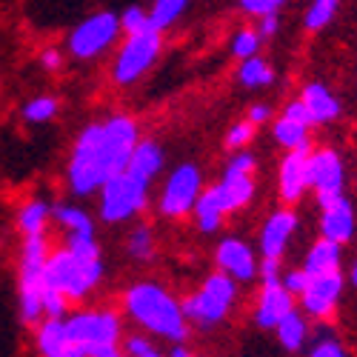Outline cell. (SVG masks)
Listing matches in <instances>:
<instances>
[{
	"label": "cell",
	"instance_id": "cell-47",
	"mask_svg": "<svg viewBox=\"0 0 357 357\" xmlns=\"http://www.w3.org/2000/svg\"><path fill=\"white\" fill-rule=\"evenodd\" d=\"M100 357H123V354H121V351H117V349H109V351H103Z\"/></svg>",
	"mask_w": 357,
	"mask_h": 357
},
{
	"label": "cell",
	"instance_id": "cell-5",
	"mask_svg": "<svg viewBox=\"0 0 357 357\" xmlns=\"http://www.w3.org/2000/svg\"><path fill=\"white\" fill-rule=\"evenodd\" d=\"M46 241L43 234H29L23 246V269H20V314L26 323L40 317V291H43V266H46Z\"/></svg>",
	"mask_w": 357,
	"mask_h": 357
},
{
	"label": "cell",
	"instance_id": "cell-24",
	"mask_svg": "<svg viewBox=\"0 0 357 357\" xmlns=\"http://www.w3.org/2000/svg\"><path fill=\"white\" fill-rule=\"evenodd\" d=\"M278 337H280V343H283V349H289V351H297L303 346V340H306V320L297 314L294 309H289L280 320H278Z\"/></svg>",
	"mask_w": 357,
	"mask_h": 357
},
{
	"label": "cell",
	"instance_id": "cell-7",
	"mask_svg": "<svg viewBox=\"0 0 357 357\" xmlns=\"http://www.w3.org/2000/svg\"><path fill=\"white\" fill-rule=\"evenodd\" d=\"M234 280L229 275H212L203 283L197 294H192L189 301L181 306L189 320H197L200 326H215L226 317L231 301H234Z\"/></svg>",
	"mask_w": 357,
	"mask_h": 357
},
{
	"label": "cell",
	"instance_id": "cell-30",
	"mask_svg": "<svg viewBox=\"0 0 357 357\" xmlns=\"http://www.w3.org/2000/svg\"><path fill=\"white\" fill-rule=\"evenodd\" d=\"M54 218L61 220L69 231H95V229H92V220H89V215L80 212V209H75V206H57Z\"/></svg>",
	"mask_w": 357,
	"mask_h": 357
},
{
	"label": "cell",
	"instance_id": "cell-20",
	"mask_svg": "<svg viewBox=\"0 0 357 357\" xmlns=\"http://www.w3.org/2000/svg\"><path fill=\"white\" fill-rule=\"evenodd\" d=\"M306 160H309V152H289L280 163V195L289 203L301 197L303 189L309 186L306 183Z\"/></svg>",
	"mask_w": 357,
	"mask_h": 357
},
{
	"label": "cell",
	"instance_id": "cell-19",
	"mask_svg": "<svg viewBox=\"0 0 357 357\" xmlns=\"http://www.w3.org/2000/svg\"><path fill=\"white\" fill-rule=\"evenodd\" d=\"M38 343H40L43 357H86V354L69 340L66 326H63L61 317H49V320L40 326Z\"/></svg>",
	"mask_w": 357,
	"mask_h": 357
},
{
	"label": "cell",
	"instance_id": "cell-33",
	"mask_svg": "<svg viewBox=\"0 0 357 357\" xmlns=\"http://www.w3.org/2000/svg\"><path fill=\"white\" fill-rule=\"evenodd\" d=\"M40 309H43L49 317H63V312H66V297L57 291V289H52V286L43 283V291H40Z\"/></svg>",
	"mask_w": 357,
	"mask_h": 357
},
{
	"label": "cell",
	"instance_id": "cell-22",
	"mask_svg": "<svg viewBox=\"0 0 357 357\" xmlns=\"http://www.w3.org/2000/svg\"><path fill=\"white\" fill-rule=\"evenodd\" d=\"M160 169H163V152H160V146L155 140H146V143L137 140L135 152H132V158L126 163V172H132L135 177H140V181L149 183Z\"/></svg>",
	"mask_w": 357,
	"mask_h": 357
},
{
	"label": "cell",
	"instance_id": "cell-25",
	"mask_svg": "<svg viewBox=\"0 0 357 357\" xmlns=\"http://www.w3.org/2000/svg\"><path fill=\"white\" fill-rule=\"evenodd\" d=\"M309 126H301V123H294L289 121V117H280L278 126H275V137L291 149V152H309V135H306Z\"/></svg>",
	"mask_w": 357,
	"mask_h": 357
},
{
	"label": "cell",
	"instance_id": "cell-27",
	"mask_svg": "<svg viewBox=\"0 0 357 357\" xmlns=\"http://www.w3.org/2000/svg\"><path fill=\"white\" fill-rule=\"evenodd\" d=\"M186 3H189V0H155L152 12H149V23H152L158 32H160V29H169L177 17L183 15Z\"/></svg>",
	"mask_w": 357,
	"mask_h": 357
},
{
	"label": "cell",
	"instance_id": "cell-28",
	"mask_svg": "<svg viewBox=\"0 0 357 357\" xmlns=\"http://www.w3.org/2000/svg\"><path fill=\"white\" fill-rule=\"evenodd\" d=\"M241 83L243 86H249V89H257V86H269L272 80H275V75H272V69L266 66L260 57H246V63L241 66Z\"/></svg>",
	"mask_w": 357,
	"mask_h": 357
},
{
	"label": "cell",
	"instance_id": "cell-11",
	"mask_svg": "<svg viewBox=\"0 0 357 357\" xmlns=\"http://www.w3.org/2000/svg\"><path fill=\"white\" fill-rule=\"evenodd\" d=\"M200 197V172L192 163H183L177 169L163 189V200H160V212L169 218H181L189 209H195V200Z\"/></svg>",
	"mask_w": 357,
	"mask_h": 357
},
{
	"label": "cell",
	"instance_id": "cell-6",
	"mask_svg": "<svg viewBox=\"0 0 357 357\" xmlns=\"http://www.w3.org/2000/svg\"><path fill=\"white\" fill-rule=\"evenodd\" d=\"M137 146V126L129 117H112L100 126V143H98V155H100V174L103 181H109L112 174L123 172L132 152Z\"/></svg>",
	"mask_w": 357,
	"mask_h": 357
},
{
	"label": "cell",
	"instance_id": "cell-9",
	"mask_svg": "<svg viewBox=\"0 0 357 357\" xmlns=\"http://www.w3.org/2000/svg\"><path fill=\"white\" fill-rule=\"evenodd\" d=\"M160 52V32L155 26L143 29L137 35H129L126 46L117 54V63H114V80L117 83H132L137 80L149 66L155 63V57Z\"/></svg>",
	"mask_w": 357,
	"mask_h": 357
},
{
	"label": "cell",
	"instance_id": "cell-8",
	"mask_svg": "<svg viewBox=\"0 0 357 357\" xmlns=\"http://www.w3.org/2000/svg\"><path fill=\"white\" fill-rule=\"evenodd\" d=\"M98 143H100V123L83 129V135L75 143L72 163H69V183L75 195H92L98 186H103Z\"/></svg>",
	"mask_w": 357,
	"mask_h": 357
},
{
	"label": "cell",
	"instance_id": "cell-31",
	"mask_svg": "<svg viewBox=\"0 0 357 357\" xmlns=\"http://www.w3.org/2000/svg\"><path fill=\"white\" fill-rule=\"evenodd\" d=\"M337 12V0H314L312 9L306 12V29H323L326 23H329Z\"/></svg>",
	"mask_w": 357,
	"mask_h": 357
},
{
	"label": "cell",
	"instance_id": "cell-2",
	"mask_svg": "<svg viewBox=\"0 0 357 357\" xmlns=\"http://www.w3.org/2000/svg\"><path fill=\"white\" fill-rule=\"evenodd\" d=\"M103 275V263L98 260H83L75 252L63 249L46 257L43 266V283L61 291L66 301H80V297L92 289Z\"/></svg>",
	"mask_w": 357,
	"mask_h": 357
},
{
	"label": "cell",
	"instance_id": "cell-4",
	"mask_svg": "<svg viewBox=\"0 0 357 357\" xmlns=\"http://www.w3.org/2000/svg\"><path fill=\"white\" fill-rule=\"evenodd\" d=\"M149 197V183L132 172H117L100 186V218L109 223H121L140 212Z\"/></svg>",
	"mask_w": 357,
	"mask_h": 357
},
{
	"label": "cell",
	"instance_id": "cell-15",
	"mask_svg": "<svg viewBox=\"0 0 357 357\" xmlns=\"http://www.w3.org/2000/svg\"><path fill=\"white\" fill-rule=\"evenodd\" d=\"M252 192H255L252 172H241L234 166L226 169L223 181L212 189V195H215V200H218V206L223 212H234V209H241V206H246L252 200Z\"/></svg>",
	"mask_w": 357,
	"mask_h": 357
},
{
	"label": "cell",
	"instance_id": "cell-26",
	"mask_svg": "<svg viewBox=\"0 0 357 357\" xmlns=\"http://www.w3.org/2000/svg\"><path fill=\"white\" fill-rule=\"evenodd\" d=\"M195 215H197V226H200L203 231H215V229L220 226L223 209L218 206V200H215L212 192H203V195L195 200Z\"/></svg>",
	"mask_w": 357,
	"mask_h": 357
},
{
	"label": "cell",
	"instance_id": "cell-45",
	"mask_svg": "<svg viewBox=\"0 0 357 357\" xmlns=\"http://www.w3.org/2000/svg\"><path fill=\"white\" fill-rule=\"evenodd\" d=\"M43 66L46 69H57V66H61V54H57L54 49H46L43 52Z\"/></svg>",
	"mask_w": 357,
	"mask_h": 357
},
{
	"label": "cell",
	"instance_id": "cell-3",
	"mask_svg": "<svg viewBox=\"0 0 357 357\" xmlns=\"http://www.w3.org/2000/svg\"><path fill=\"white\" fill-rule=\"evenodd\" d=\"M69 340L86 354V357H100L103 351L117 346L121 337V323L112 312H80L69 320H63Z\"/></svg>",
	"mask_w": 357,
	"mask_h": 357
},
{
	"label": "cell",
	"instance_id": "cell-1",
	"mask_svg": "<svg viewBox=\"0 0 357 357\" xmlns=\"http://www.w3.org/2000/svg\"><path fill=\"white\" fill-rule=\"evenodd\" d=\"M126 309L143 329L163 335L169 340L186 337V314L169 291L155 283H137L126 291Z\"/></svg>",
	"mask_w": 357,
	"mask_h": 357
},
{
	"label": "cell",
	"instance_id": "cell-38",
	"mask_svg": "<svg viewBox=\"0 0 357 357\" xmlns=\"http://www.w3.org/2000/svg\"><path fill=\"white\" fill-rule=\"evenodd\" d=\"M252 135H255V123H237L231 132H229V137H226V146L229 149H237V146H243V143H249L252 140Z\"/></svg>",
	"mask_w": 357,
	"mask_h": 357
},
{
	"label": "cell",
	"instance_id": "cell-32",
	"mask_svg": "<svg viewBox=\"0 0 357 357\" xmlns=\"http://www.w3.org/2000/svg\"><path fill=\"white\" fill-rule=\"evenodd\" d=\"M54 112H57V100L54 98H38V100H32L23 109V117L26 121H32V123H43V121H49V117H54Z\"/></svg>",
	"mask_w": 357,
	"mask_h": 357
},
{
	"label": "cell",
	"instance_id": "cell-39",
	"mask_svg": "<svg viewBox=\"0 0 357 357\" xmlns=\"http://www.w3.org/2000/svg\"><path fill=\"white\" fill-rule=\"evenodd\" d=\"M309 357H346V351H343V346H340L337 340L323 337V340L314 343V349H312Z\"/></svg>",
	"mask_w": 357,
	"mask_h": 357
},
{
	"label": "cell",
	"instance_id": "cell-48",
	"mask_svg": "<svg viewBox=\"0 0 357 357\" xmlns=\"http://www.w3.org/2000/svg\"><path fill=\"white\" fill-rule=\"evenodd\" d=\"M351 283H354V286H357V263H354V266H351Z\"/></svg>",
	"mask_w": 357,
	"mask_h": 357
},
{
	"label": "cell",
	"instance_id": "cell-10",
	"mask_svg": "<svg viewBox=\"0 0 357 357\" xmlns=\"http://www.w3.org/2000/svg\"><path fill=\"white\" fill-rule=\"evenodd\" d=\"M121 32V17H114L112 12H100L92 15L89 20H83L72 38H69V49L75 57H95L100 54L106 46H112V40Z\"/></svg>",
	"mask_w": 357,
	"mask_h": 357
},
{
	"label": "cell",
	"instance_id": "cell-17",
	"mask_svg": "<svg viewBox=\"0 0 357 357\" xmlns=\"http://www.w3.org/2000/svg\"><path fill=\"white\" fill-rule=\"evenodd\" d=\"M291 309V291L283 286V280L278 283H263V294L257 303V323L260 329H275L278 320Z\"/></svg>",
	"mask_w": 357,
	"mask_h": 357
},
{
	"label": "cell",
	"instance_id": "cell-35",
	"mask_svg": "<svg viewBox=\"0 0 357 357\" xmlns=\"http://www.w3.org/2000/svg\"><path fill=\"white\" fill-rule=\"evenodd\" d=\"M257 46H260V35L252 32V29H246V32H237V38H234V43H231L234 54H237V57H243V61L257 52Z\"/></svg>",
	"mask_w": 357,
	"mask_h": 357
},
{
	"label": "cell",
	"instance_id": "cell-37",
	"mask_svg": "<svg viewBox=\"0 0 357 357\" xmlns=\"http://www.w3.org/2000/svg\"><path fill=\"white\" fill-rule=\"evenodd\" d=\"M286 0H241V6L249 12V15H272L278 12Z\"/></svg>",
	"mask_w": 357,
	"mask_h": 357
},
{
	"label": "cell",
	"instance_id": "cell-12",
	"mask_svg": "<svg viewBox=\"0 0 357 357\" xmlns=\"http://www.w3.org/2000/svg\"><path fill=\"white\" fill-rule=\"evenodd\" d=\"M306 183L317 189L320 197L340 195L343 189V163L332 149H323L317 155H309L306 160Z\"/></svg>",
	"mask_w": 357,
	"mask_h": 357
},
{
	"label": "cell",
	"instance_id": "cell-13",
	"mask_svg": "<svg viewBox=\"0 0 357 357\" xmlns=\"http://www.w3.org/2000/svg\"><path fill=\"white\" fill-rule=\"evenodd\" d=\"M340 289H343V278L340 272H326V275H312L306 280V289L301 291L303 297V306L309 314L314 317H329L337 297H340Z\"/></svg>",
	"mask_w": 357,
	"mask_h": 357
},
{
	"label": "cell",
	"instance_id": "cell-42",
	"mask_svg": "<svg viewBox=\"0 0 357 357\" xmlns=\"http://www.w3.org/2000/svg\"><path fill=\"white\" fill-rule=\"evenodd\" d=\"M306 280H309L306 272H289L286 280H283V286H286L291 294H301V291L306 289Z\"/></svg>",
	"mask_w": 357,
	"mask_h": 357
},
{
	"label": "cell",
	"instance_id": "cell-14",
	"mask_svg": "<svg viewBox=\"0 0 357 357\" xmlns=\"http://www.w3.org/2000/svg\"><path fill=\"white\" fill-rule=\"evenodd\" d=\"M320 209H323V237L335 243H346L351 231H354V215H351V203L343 195H326L320 197Z\"/></svg>",
	"mask_w": 357,
	"mask_h": 357
},
{
	"label": "cell",
	"instance_id": "cell-34",
	"mask_svg": "<svg viewBox=\"0 0 357 357\" xmlns=\"http://www.w3.org/2000/svg\"><path fill=\"white\" fill-rule=\"evenodd\" d=\"M129 252L137 257V260H146L149 255H152V234H149L146 226L135 229L132 237H129Z\"/></svg>",
	"mask_w": 357,
	"mask_h": 357
},
{
	"label": "cell",
	"instance_id": "cell-16",
	"mask_svg": "<svg viewBox=\"0 0 357 357\" xmlns=\"http://www.w3.org/2000/svg\"><path fill=\"white\" fill-rule=\"evenodd\" d=\"M218 266L231 278V280H252L257 275L255 255L246 243L241 241H223L218 246Z\"/></svg>",
	"mask_w": 357,
	"mask_h": 357
},
{
	"label": "cell",
	"instance_id": "cell-21",
	"mask_svg": "<svg viewBox=\"0 0 357 357\" xmlns=\"http://www.w3.org/2000/svg\"><path fill=\"white\" fill-rule=\"evenodd\" d=\"M301 100H303V106H306V112L312 117V123H329L340 114V103L335 100V95L329 92V89L320 86V83L306 86Z\"/></svg>",
	"mask_w": 357,
	"mask_h": 357
},
{
	"label": "cell",
	"instance_id": "cell-40",
	"mask_svg": "<svg viewBox=\"0 0 357 357\" xmlns=\"http://www.w3.org/2000/svg\"><path fill=\"white\" fill-rule=\"evenodd\" d=\"M283 117H289V121L301 123V126H309V123H312V117H309V112H306L303 100H294V103H289V106H286V112H283Z\"/></svg>",
	"mask_w": 357,
	"mask_h": 357
},
{
	"label": "cell",
	"instance_id": "cell-46",
	"mask_svg": "<svg viewBox=\"0 0 357 357\" xmlns=\"http://www.w3.org/2000/svg\"><path fill=\"white\" fill-rule=\"evenodd\" d=\"M172 357H192V354H189L183 346H177V349H172Z\"/></svg>",
	"mask_w": 357,
	"mask_h": 357
},
{
	"label": "cell",
	"instance_id": "cell-23",
	"mask_svg": "<svg viewBox=\"0 0 357 357\" xmlns=\"http://www.w3.org/2000/svg\"><path fill=\"white\" fill-rule=\"evenodd\" d=\"M337 263H340V243L335 241H317L306 257V266H303V272L306 278L312 275H326V272H337Z\"/></svg>",
	"mask_w": 357,
	"mask_h": 357
},
{
	"label": "cell",
	"instance_id": "cell-43",
	"mask_svg": "<svg viewBox=\"0 0 357 357\" xmlns=\"http://www.w3.org/2000/svg\"><path fill=\"white\" fill-rule=\"evenodd\" d=\"M278 32V12L260 15V35H275Z\"/></svg>",
	"mask_w": 357,
	"mask_h": 357
},
{
	"label": "cell",
	"instance_id": "cell-29",
	"mask_svg": "<svg viewBox=\"0 0 357 357\" xmlns=\"http://www.w3.org/2000/svg\"><path fill=\"white\" fill-rule=\"evenodd\" d=\"M49 218V206L40 203V200H32L29 206H23V212H20V229L23 234H43V223Z\"/></svg>",
	"mask_w": 357,
	"mask_h": 357
},
{
	"label": "cell",
	"instance_id": "cell-18",
	"mask_svg": "<svg viewBox=\"0 0 357 357\" xmlns=\"http://www.w3.org/2000/svg\"><path fill=\"white\" fill-rule=\"evenodd\" d=\"M297 226V218L291 212H275L263 226V234H260V249H263V257H280L289 237Z\"/></svg>",
	"mask_w": 357,
	"mask_h": 357
},
{
	"label": "cell",
	"instance_id": "cell-41",
	"mask_svg": "<svg viewBox=\"0 0 357 357\" xmlns=\"http://www.w3.org/2000/svg\"><path fill=\"white\" fill-rule=\"evenodd\" d=\"M260 275H263V283H278L280 280V260L278 257H266L260 263Z\"/></svg>",
	"mask_w": 357,
	"mask_h": 357
},
{
	"label": "cell",
	"instance_id": "cell-44",
	"mask_svg": "<svg viewBox=\"0 0 357 357\" xmlns=\"http://www.w3.org/2000/svg\"><path fill=\"white\" fill-rule=\"evenodd\" d=\"M263 121H269V109L266 106H252V112H249V123H263Z\"/></svg>",
	"mask_w": 357,
	"mask_h": 357
},
{
	"label": "cell",
	"instance_id": "cell-36",
	"mask_svg": "<svg viewBox=\"0 0 357 357\" xmlns=\"http://www.w3.org/2000/svg\"><path fill=\"white\" fill-rule=\"evenodd\" d=\"M121 26H123V32L137 35V32H143V29H149L152 23H149V15H146L140 6H132V9H126V12H123Z\"/></svg>",
	"mask_w": 357,
	"mask_h": 357
}]
</instances>
